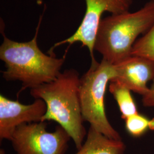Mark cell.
<instances>
[{
  "label": "cell",
  "mask_w": 154,
  "mask_h": 154,
  "mask_svg": "<svg viewBox=\"0 0 154 154\" xmlns=\"http://www.w3.org/2000/svg\"><path fill=\"white\" fill-rule=\"evenodd\" d=\"M154 24V0L137 11L123 12L102 18L97 33L94 50L102 59L116 65L131 56L136 41Z\"/></svg>",
  "instance_id": "obj_3"
},
{
  "label": "cell",
  "mask_w": 154,
  "mask_h": 154,
  "mask_svg": "<svg viewBox=\"0 0 154 154\" xmlns=\"http://www.w3.org/2000/svg\"><path fill=\"white\" fill-rule=\"evenodd\" d=\"M142 97V101L144 106L154 107V79L147 93Z\"/></svg>",
  "instance_id": "obj_13"
},
{
  "label": "cell",
  "mask_w": 154,
  "mask_h": 154,
  "mask_svg": "<svg viewBox=\"0 0 154 154\" xmlns=\"http://www.w3.org/2000/svg\"><path fill=\"white\" fill-rule=\"evenodd\" d=\"M42 16L33 38L20 42L8 38L1 30L3 42L0 46V59L5 64L2 77L7 81L22 82L21 91L37 87L54 81L61 73L65 57L58 58L54 54L47 55L39 49L37 37Z\"/></svg>",
  "instance_id": "obj_1"
},
{
  "label": "cell",
  "mask_w": 154,
  "mask_h": 154,
  "mask_svg": "<svg viewBox=\"0 0 154 154\" xmlns=\"http://www.w3.org/2000/svg\"><path fill=\"white\" fill-rule=\"evenodd\" d=\"M131 55L138 56L154 62V24L136 41Z\"/></svg>",
  "instance_id": "obj_11"
},
{
  "label": "cell",
  "mask_w": 154,
  "mask_h": 154,
  "mask_svg": "<svg viewBox=\"0 0 154 154\" xmlns=\"http://www.w3.org/2000/svg\"><path fill=\"white\" fill-rule=\"evenodd\" d=\"M86 11L80 25L69 38L56 43L50 50V54L58 46L68 44L70 46L81 42L83 47H87L91 58V65L98 62L94 57V45L99 23L105 12L116 14L129 11L134 0H85Z\"/></svg>",
  "instance_id": "obj_6"
},
{
  "label": "cell",
  "mask_w": 154,
  "mask_h": 154,
  "mask_svg": "<svg viewBox=\"0 0 154 154\" xmlns=\"http://www.w3.org/2000/svg\"><path fill=\"white\" fill-rule=\"evenodd\" d=\"M115 66L116 76L110 81L118 82L142 96L147 93V83L154 79V61L131 55Z\"/></svg>",
  "instance_id": "obj_8"
},
{
  "label": "cell",
  "mask_w": 154,
  "mask_h": 154,
  "mask_svg": "<svg viewBox=\"0 0 154 154\" xmlns=\"http://www.w3.org/2000/svg\"><path fill=\"white\" fill-rule=\"evenodd\" d=\"M44 100L35 99L33 103L23 105L0 95V140H11L17 128L22 125L42 122L46 112Z\"/></svg>",
  "instance_id": "obj_7"
},
{
  "label": "cell",
  "mask_w": 154,
  "mask_h": 154,
  "mask_svg": "<svg viewBox=\"0 0 154 154\" xmlns=\"http://www.w3.org/2000/svg\"><path fill=\"white\" fill-rule=\"evenodd\" d=\"M75 154H124L126 145L122 140L106 137L90 127L87 138Z\"/></svg>",
  "instance_id": "obj_9"
},
{
  "label": "cell",
  "mask_w": 154,
  "mask_h": 154,
  "mask_svg": "<svg viewBox=\"0 0 154 154\" xmlns=\"http://www.w3.org/2000/svg\"><path fill=\"white\" fill-rule=\"evenodd\" d=\"M80 78L76 70L67 69L54 81L30 91L33 98L46 103L47 109L42 122H56L69 134L77 149L81 148L88 134L83 126L79 99Z\"/></svg>",
  "instance_id": "obj_2"
},
{
  "label": "cell",
  "mask_w": 154,
  "mask_h": 154,
  "mask_svg": "<svg viewBox=\"0 0 154 154\" xmlns=\"http://www.w3.org/2000/svg\"><path fill=\"white\" fill-rule=\"evenodd\" d=\"M116 76V66L102 60L91 65L80 78L79 99L84 121L106 137L122 140L119 132L111 126L105 112V96L110 81Z\"/></svg>",
  "instance_id": "obj_4"
},
{
  "label": "cell",
  "mask_w": 154,
  "mask_h": 154,
  "mask_svg": "<svg viewBox=\"0 0 154 154\" xmlns=\"http://www.w3.org/2000/svg\"><path fill=\"white\" fill-rule=\"evenodd\" d=\"M0 154H5V151L4 149H0Z\"/></svg>",
  "instance_id": "obj_14"
},
{
  "label": "cell",
  "mask_w": 154,
  "mask_h": 154,
  "mask_svg": "<svg viewBox=\"0 0 154 154\" xmlns=\"http://www.w3.org/2000/svg\"><path fill=\"white\" fill-rule=\"evenodd\" d=\"M149 118L140 114L130 116L125 120L127 131L134 137H140L149 129Z\"/></svg>",
  "instance_id": "obj_12"
},
{
  "label": "cell",
  "mask_w": 154,
  "mask_h": 154,
  "mask_svg": "<svg viewBox=\"0 0 154 154\" xmlns=\"http://www.w3.org/2000/svg\"><path fill=\"white\" fill-rule=\"evenodd\" d=\"M45 122L18 127L11 142L17 154H65L71 137L58 125L54 132L46 131Z\"/></svg>",
  "instance_id": "obj_5"
},
{
  "label": "cell",
  "mask_w": 154,
  "mask_h": 154,
  "mask_svg": "<svg viewBox=\"0 0 154 154\" xmlns=\"http://www.w3.org/2000/svg\"><path fill=\"white\" fill-rule=\"evenodd\" d=\"M109 83V91L118 103L122 118L125 121L127 118L138 114L131 91L118 82L110 81Z\"/></svg>",
  "instance_id": "obj_10"
}]
</instances>
